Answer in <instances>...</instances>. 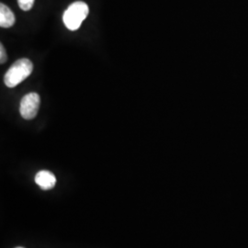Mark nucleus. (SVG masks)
<instances>
[{
    "label": "nucleus",
    "mask_w": 248,
    "mask_h": 248,
    "mask_svg": "<svg viewBox=\"0 0 248 248\" xmlns=\"http://www.w3.org/2000/svg\"><path fill=\"white\" fill-rule=\"evenodd\" d=\"M15 23V16L9 7L4 4L0 5V26L10 28Z\"/></svg>",
    "instance_id": "nucleus-5"
},
{
    "label": "nucleus",
    "mask_w": 248,
    "mask_h": 248,
    "mask_svg": "<svg viewBox=\"0 0 248 248\" xmlns=\"http://www.w3.org/2000/svg\"><path fill=\"white\" fill-rule=\"evenodd\" d=\"M34 1L35 0H18V6L22 10L29 11L33 7Z\"/></svg>",
    "instance_id": "nucleus-6"
},
{
    "label": "nucleus",
    "mask_w": 248,
    "mask_h": 248,
    "mask_svg": "<svg viewBox=\"0 0 248 248\" xmlns=\"http://www.w3.org/2000/svg\"><path fill=\"white\" fill-rule=\"evenodd\" d=\"M33 64L29 59L22 58L14 62L4 77L7 87L15 88L32 73Z\"/></svg>",
    "instance_id": "nucleus-1"
},
{
    "label": "nucleus",
    "mask_w": 248,
    "mask_h": 248,
    "mask_svg": "<svg viewBox=\"0 0 248 248\" xmlns=\"http://www.w3.org/2000/svg\"></svg>",
    "instance_id": "nucleus-8"
},
{
    "label": "nucleus",
    "mask_w": 248,
    "mask_h": 248,
    "mask_svg": "<svg viewBox=\"0 0 248 248\" xmlns=\"http://www.w3.org/2000/svg\"><path fill=\"white\" fill-rule=\"evenodd\" d=\"M6 61H7V53L3 45H0V62L1 63H4Z\"/></svg>",
    "instance_id": "nucleus-7"
},
{
    "label": "nucleus",
    "mask_w": 248,
    "mask_h": 248,
    "mask_svg": "<svg viewBox=\"0 0 248 248\" xmlns=\"http://www.w3.org/2000/svg\"><path fill=\"white\" fill-rule=\"evenodd\" d=\"M40 103L41 98L37 93L31 92L27 94L26 96H24L21 99L20 102V115L25 120H31L35 118L40 108Z\"/></svg>",
    "instance_id": "nucleus-3"
},
{
    "label": "nucleus",
    "mask_w": 248,
    "mask_h": 248,
    "mask_svg": "<svg viewBox=\"0 0 248 248\" xmlns=\"http://www.w3.org/2000/svg\"><path fill=\"white\" fill-rule=\"evenodd\" d=\"M35 182L38 186L44 190L52 189L56 184V177L52 172L43 170L37 173L35 176Z\"/></svg>",
    "instance_id": "nucleus-4"
},
{
    "label": "nucleus",
    "mask_w": 248,
    "mask_h": 248,
    "mask_svg": "<svg viewBox=\"0 0 248 248\" xmlns=\"http://www.w3.org/2000/svg\"><path fill=\"white\" fill-rule=\"evenodd\" d=\"M89 12V6L85 2H75L64 11L62 15L63 23L68 30L77 31L88 17Z\"/></svg>",
    "instance_id": "nucleus-2"
}]
</instances>
